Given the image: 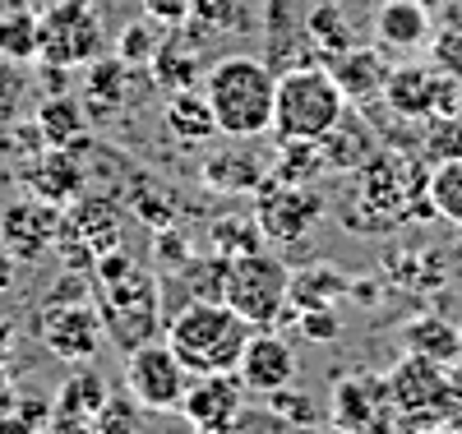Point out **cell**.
Instances as JSON below:
<instances>
[{
  "instance_id": "obj_1",
  "label": "cell",
  "mask_w": 462,
  "mask_h": 434,
  "mask_svg": "<svg viewBox=\"0 0 462 434\" xmlns=\"http://www.w3.org/2000/svg\"><path fill=\"white\" fill-rule=\"evenodd\" d=\"M88 300L97 309V319L106 328V337L130 351L148 337H158L162 333V287L158 278L139 263L130 259L125 250H106L93 259L88 268Z\"/></svg>"
},
{
  "instance_id": "obj_2",
  "label": "cell",
  "mask_w": 462,
  "mask_h": 434,
  "mask_svg": "<svg viewBox=\"0 0 462 434\" xmlns=\"http://www.w3.org/2000/svg\"><path fill=\"white\" fill-rule=\"evenodd\" d=\"M199 88L208 97V111L217 121V134L231 143H250L259 134H273V93L278 74L268 69L259 56H222L204 69Z\"/></svg>"
},
{
  "instance_id": "obj_3",
  "label": "cell",
  "mask_w": 462,
  "mask_h": 434,
  "mask_svg": "<svg viewBox=\"0 0 462 434\" xmlns=\"http://www.w3.org/2000/svg\"><path fill=\"white\" fill-rule=\"evenodd\" d=\"M162 328H167V342L185 361L189 374L236 370L241 351H245V337H250V324L226 300H189Z\"/></svg>"
},
{
  "instance_id": "obj_4",
  "label": "cell",
  "mask_w": 462,
  "mask_h": 434,
  "mask_svg": "<svg viewBox=\"0 0 462 434\" xmlns=\"http://www.w3.org/2000/svg\"><path fill=\"white\" fill-rule=\"evenodd\" d=\"M346 111V97L328 65H291L278 74L273 93V134L278 139H324Z\"/></svg>"
},
{
  "instance_id": "obj_5",
  "label": "cell",
  "mask_w": 462,
  "mask_h": 434,
  "mask_svg": "<svg viewBox=\"0 0 462 434\" xmlns=\"http://www.w3.org/2000/svg\"><path fill=\"white\" fill-rule=\"evenodd\" d=\"M287 291H291V268L273 254H241L226 259V287L222 300L241 314L250 328H268L287 314Z\"/></svg>"
},
{
  "instance_id": "obj_6",
  "label": "cell",
  "mask_w": 462,
  "mask_h": 434,
  "mask_svg": "<svg viewBox=\"0 0 462 434\" xmlns=\"http://www.w3.org/2000/svg\"><path fill=\"white\" fill-rule=\"evenodd\" d=\"M102 56V19L88 0H51L37 14V60L74 69Z\"/></svg>"
},
{
  "instance_id": "obj_7",
  "label": "cell",
  "mask_w": 462,
  "mask_h": 434,
  "mask_svg": "<svg viewBox=\"0 0 462 434\" xmlns=\"http://www.w3.org/2000/svg\"><path fill=\"white\" fill-rule=\"evenodd\" d=\"M324 411H328V425L342 434H393L398 429V402H393L389 374H374V370L342 374L333 383V398Z\"/></svg>"
},
{
  "instance_id": "obj_8",
  "label": "cell",
  "mask_w": 462,
  "mask_h": 434,
  "mask_svg": "<svg viewBox=\"0 0 462 434\" xmlns=\"http://www.w3.org/2000/svg\"><path fill=\"white\" fill-rule=\"evenodd\" d=\"M185 388H189V370L171 351V342L148 337L125 351V392L143 411H180Z\"/></svg>"
},
{
  "instance_id": "obj_9",
  "label": "cell",
  "mask_w": 462,
  "mask_h": 434,
  "mask_svg": "<svg viewBox=\"0 0 462 434\" xmlns=\"http://www.w3.org/2000/svg\"><path fill=\"white\" fill-rule=\"evenodd\" d=\"M32 337L42 342L56 361L65 365H88L97 351H102V319H97V309L93 300H47L42 309H37V319H32Z\"/></svg>"
},
{
  "instance_id": "obj_10",
  "label": "cell",
  "mask_w": 462,
  "mask_h": 434,
  "mask_svg": "<svg viewBox=\"0 0 462 434\" xmlns=\"http://www.w3.org/2000/svg\"><path fill=\"white\" fill-rule=\"evenodd\" d=\"M383 102H389L402 121L457 115L462 111V78L439 69V65H393L389 84H383Z\"/></svg>"
},
{
  "instance_id": "obj_11",
  "label": "cell",
  "mask_w": 462,
  "mask_h": 434,
  "mask_svg": "<svg viewBox=\"0 0 462 434\" xmlns=\"http://www.w3.org/2000/svg\"><path fill=\"white\" fill-rule=\"evenodd\" d=\"M56 250L74 268H93L97 254L121 250V208L97 194H79L60 208V241Z\"/></svg>"
},
{
  "instance_id": "obj_12",
  "label": "cell",
  "mask_w": 462,
  "mask_h": 434,
  "mask_svg": "<svg viewBox=\"0 0 462 434\" xmlns=\"http://www.w3.org/2000/svg\"><path fill=\"white\" fill-rule=\"evenodd\" d=\"M328 204H324V194L310 189V185H259V208H254V222L263 231V241H273V245H300L305 235H310L319 222H324Z\"/></svg>"
},
{
  "instance_id": "obj_13",
  "label": "cell",
  "mask_w": 462,
  "mask_h": 434,
  "mask_svg": "<svg viewBox=\"0 0 462 434\" xmlns=\"http://www.w3.org/2000/svg\"><path fill=\"white\" fill-rule=\"evenodd\" d=\"M245 411V383L236 370L222 374H189V388L180 398V416L199 434H231Z\"/></svg>"
},
{
  "instance_id": "obj_14",
  "label": "cell",
  "mask_w": 462,
  "mask_h": 434,
  "mask_svg": "<svg viewBox=\"0 0 462 434\" xmlns=\"http://www.w3.org/2000/svg\"><path fill=\"white\" fill-rule=\"evenodd\" d=\"M0 241L10 245V254L19 263H37L47 259L60 241V208L47 199H14L5 213H0Z\"/></svg>"
},
{
  "instance_id": "obj_15",
  "label": "cell",
  "mask_w": 462,
  "mask_h": 434,
  "mask_svg": "<svg viewBox=\"0 0 462 434\" xmlns=\"http://www.w3.org/2000/svg\"><path fill=\"white\" fill-rule=\"evenodd\" d=\"M19 180L32 199H47V204L65 208L69 199L84 194V162L74 148H37V157L23 162Z\"/></svg>"
},
{
  "instance_id": "obj_16",
  "label": "cell",
  "mask_w": 462,
  "mask_h": 434,
  "mask_svg": "<svg viewBox=\"0 0 462 434\" xmlns=\"http://www.w3.org/2000/svg\"><path fill=\"white\" fill-rule=\"evenodd\" d=\"M236 374H241L245 392H259L263 398V392H273V388L296 379V351L278 333H250L241 361H236Z\"/></svg>"
},
{
  "instance_id": "obj_17",
  "label": "cell",
  "mask_w": 462,
  "mask_h": 434,
  "mask_svg": "<svg viewBox=\"0 0 462 434\" xmlns=\"http://www.w3.org/2000/svg\"><path fill=\"white\" fill-rule=\"evenodd\" d=\"M328 74L337 78L346 102L365 106V102H383V84H389L393 65L383 60V47H346V51L333 56Z\"/></svg>"
},
{
  "instance_id": "obj_18",
  "label": "cell",
  "mask_w": 462,
  "mask_h": 434,
  "mask_svg": "<svg viewBox=\"0 0 462 434\" xmlns=\"http://www.w3.org/2000/svg\"><path fill=\"white\" fill-rule=\"evenodd\" d=\"M374 37L383 51H420L435 37L430 10L420 0H383L374 10Z\"/></svg>"
},
{
  "instance_id": "obj_19",
  "label": "cell",
  "mask_w": 462,
  "mask_h": 434,
  "mask_svg": "<svg viewBox=\"0 0 462 434\" xmlns=\"http://www.w3.org/2000/svg\"><path fill=\"white\" fill-rule=\"evenodd\" d=\"M319 148H324L328 171H356V167H365L370 157L379 152V139H374V130H370L365 115L342 111V121L319 139Z\"/></svg>"
},
{
  "instance_id": "obj_20",
  "label": "cell",
  "mask_w": 462,
  "mask_h": 434,
  "mask_svg": "<svg viewBox=\"0 0 462 434\" xmlns=\"http://www.w3.org/2000/svg\"><path fill=\"white\" fill-rule=\"evenodd\" d=\"M402 351L407 356H426L435 365H457L462 361V328L444 314H416L402 328Z\"/></svg>"
},
{
  "instance_id": "obj_21",
  "label": "cell",
  "mask_w": 462,
  "mask_h": 434,
  "mask_svg": "<svg viewBox=\"0 0 462 434\" xmlns=\"http://www.w3.org/2000/svg\"><path fill=\"white\" fill-rule=\"evenodd\" d=\"M130 97V65L116 56V60H88V84H84V111L93 121H111L116 111L125 106Z\"/></svg>"
},
{
  "instance_id": "obj_22",
  "label": "cell",
  "mask_w": 462,
  "mask_h": 434,
  "mask_svg": "<svg viewBox=\"0 0 462 434\" xmlns=\"http://www.w3.org/2000/svg\"><path fill=\"white\" fill-rule=\"evenodd\" d=\"M167 130H171L180 143H204V139L217 134V121H213L208 97H204L199 84L167 93Z\"/></svg>"
},
{
  "instance_id": "obj_23",
  "label": "cell",
  "mask_w": 462,
  "mask_h": 434,
  "mask_svg": "<svg viewBox=\"0 0 462 434\" xmlns=\"http://www.w3.org/2000/svg\"><path fill=\"white\" fill-rule=\"evenodd\" d=\"M204 185L217 189V194H245V189H259L263 185V162L245 148H226V152H213L204 162Z\"/></svg>"
},
{
  "instance_id": "obj_24",
  "label": "cell",
  "mask_w": 462,
  "mask_h": 434,
  "mask_svg": "<svg viewBox=\"0 0 462 434\" xmlns=\"http://www.w3.org/2000/svg\"><path fill=\"white\" fill-rule=\"evenodd\" d=\"M37 134L47 148H79L88 134V111L74 97H47L37 111Z\"/></svg>"
},
{
  "instance_id": "obj_25",
  "label": "cell",
  "mask_w": 462,
  "mask_h": 434,
  "mask_svg": "<svg viewBox=\"0 0 462 434\" xmlns=\"http://www.w3.org/2000/svg\"><path fill=\"white\" fill-rule=\"evenodd\" d=\"M342 296H352V278H342L337 268H300V272H291L287 314H296V309H319V305H337Z\"/></svg>"
},
{
  "instance_id": "obj_26",
  "label": "cell",
  "mask_w": 462,
  "mask_h": 434,
  "mask_svg": "<svg viewBox=\"0 0 462 434\" xmlns=\"http://www.w3.org/2000/svg\"><path fill=\"white\" fill-rule=\"evenodd\" d=\"M106 402V379L97 370H79L69 374L60 388H56V402H51V416H74V420H93L97 407Z\"/></svg>"
},
{
  "instance_id": "obj_27",
  "label": "cell",
  "mask_w": 462,
  "mask_h": 434,
  "mask_svg": "<svg viewBox=\"0 0 462 434\" xmlns=\"http://www.w3.org/2000/svg\"><path fill=\"white\" fill-rule=\"evenodd\" d=\"M204 60L195 56V51H185V47H176V42H162L158 51H152V60H148V78L158 88H167V93H176V88H195L199 78H204Z\"/></svg>"
},
{
  "instance_id": "obj_28",
  "label": "cell",
  "mask_w": 462,
  "mask_h": 434,
  "mask_svg": "<svg viewBox=\"0 0 462 434\" xmlns=\"http://www.w3.org/2000/svg\"><path fill=\"white\" fill-rule=\"evenodd\" d=\"M319 171H328L319 139H282L273 180H282V185H310V176H319Z\"/></svg>"
},
{
  "instance_id": "obj_29",
  "label": "cell",
  "mask_w": 462,
  "mask_h": 434,
  "mask_svg": "<svg viewBox=\"0 0 462 434\" xmlns=\"http://www.w3.org/2000/svg\"><path fill=\"white\" fill-rule=\"evenodd\" d=\"M208 245L222 259H241V254L263 250V231H259V222H245V217H217L208 226Z\"/></svg>"
},
{
  "instance_id": "obj_30",
  "label": "cell",
  "mask_w": 462,
  "mask_h": 434,
  "mask_svg": "<svg viewBox=\"0 0 462 434\" xmlns=\"http://www.w3.org/2000/svg\"><path fill=\"white\" fill-rule=\"evenodd\" d=\"M430 204L444 222L462 226V152L430 167Z\"/></svg>"
},
{
  "instance_id": "obj_31",
  "label": "cell",
  "mask_w": 462,
  "mask_h": 434,
  "mask_svg": "<svg viewBox=\"0 0 462 434\" xmlns=\"http://www.w3.org/2000/svg\"><path fill=\"white\" fill-rule=\"evenodd\" d=\"M263 402L273 407L282 420L300 425V429H319V420L328 416V411H319V402L310 398V392H300L296 383H282V388H273V392H263Z\"/></svg>"
},
{
  "instance_id": "obj_32",
  "label": "cell",
  "mask_w": 462,
  "mask_h": 434,
  "mask_svg": "<svg viewBox=\"0 0 462 434\" xmlns=\"http://www.w3.org/2000/svg\"><path fill=\"white\" fill-rule=\"evenodd\" d=\"M143 407L130 398V392H106V402L93 416V434H139Z\"/></svg>"
},
{
  "instance_id": "obj_33",
  "label": "cell",
  "mask_w": 462,
  "mask_h": 434,
  "mask_svg": "<svg viewBox=\"0 0 462 434\" xmlns=\"http://www.w3.org/2000/svg\"><path fill=\"white\" fill-rule=\"evenodd\" d=\"M51 425V402L32 398V392H19V402L0 416V434H42Z\"/></svg>"
},
{
  "instance_id": "obj_34",
  "label": "cell",
  "mask_w": 462,
  "mask_h": 434,
  "mask_svg": "<svg viewBox=\"0 0 462 434\" xmlns=\"http://www.w3.org/2000/svg\"><path fill=\"white\" fill-rule=\"evenodd\" d=\"M5 23V60H37V14H14Z\"/></svg>"
},
{
  "instance_id": "obj_35",
  "label": "cell",
  "mask_w": 462,
  "mask_h": 434,
  "mask_svg": "<svg viewBox=\"0 0 462 434\" xmlns=\"http://www.w3.org/2000/svg\"><path fill=\"white\" fill-rule=\"evenodd\" d=\"M231 434H315V429H300V425H291V420H282L273 407H245L241 411V420H236V429Z\"/></svg>"
},
{
  "instance_id": "obj_36",
  "label": "cell",
  "mask_w": 462,
  "mask_h": 434,
  "mask_svg": "<svg viewBox=\"0 0 462 434\" xmlns=\"http://www.w3.org/2000/svg\"><path fill=\"white\" fill-rule=\"evenodd\" d=\"M296 328H300V337H310V342H337V333H342L337 305H319V309H296Z\"/></svg>"
},
{
  "instance_id": "obj_37",
  "label": "cell",
  "mask_w": 462,
  "mask_h": 434,
  "mask_svg": "<svg viewBox=\"0 0 462 434\" xmlns=\"http://www.w3.org/2000/svg\"><path fill=\"white\" fill-rule=\"evenodd\" d=\"M158 47H162V42L152 37L148 23H130V28L121 32V60H125V65H148Z\"/></svg>"
},
{
  "instance_id": "obj_38",
  "label": "cell",
  "mask_w": 462,
  "mask_h": 434,
  "mask_svg": "<svg viewBox=\"0 0 462 434\" xmlns=\"http://www.w3.org/2000/svg\"><path fill=\"white\" fill-rule=\"evenodd\" d=\"M143 14L152 23H167V28H180L195 19V0H143Z\"/></svg>"
},
{
  "instance_id": "obj_39",
  "label": "cell",
  "mask_w": 462,
  "mask_h": 434,
  "mask_svg": "<svg viewBox=\"0 0 462 434\" xmlns=\"http://www.w3.org/2000/svg\"><path fill=\"white\" fill-rule=\"evenodd\" d=\"M158 259L162 263H171V268H180L185 259H189V250H185V235H176V231H158Z\"/></svg>"
},
{
  "instance_id": "obj_40",
  "label": "cell",
  "mask_w": 462,
  "mask_h": 434,
  "mask_svg": "<svg viewBox=\"0 0 462 434\" xmlns=\"http://www.w3.org/2000/svg\"><path fill=\"white\" fill-rule=\"evenodd\" d=\"M14 346H19V328H14V319H5V314H0V370H10Z\"/></svg>"
},
{
  "instance_id": "obj_41",
  "label": "cell",
  "mask_w": 462,
  "mask_h": 434,
  "mask_svg": "<svg viewBox=\"0 0 462 434\" xmlns=\"http://www.w3.org/2000/svg\"><path fill=\"white\" fill-rule=\"evenodd\" d=\"M14 282H19V259L10 254L5 241H0V291H10Z\"/></svg>"
},
{
  "instance_id": "obj_42",
  "label": "cell",
  "mask_w": 462,
  "mask_h": 434,
  "mask_svg": "<svg viewBox=\"0 0 462 434\" xmlns=\"http://www.w3.org/2000/svg\"><path fill=\"white\" fill-rule=\"evenodd\" d=\"M14 402H19V383H14V379H10L5 370H0V416H5V411H10Z\"/></svg>"
},
{
  "instance_id": "obj_43",
  "label": "cell",
  "mask_w": 462,
  "mask_h": 434,
  "mask_svg": "<svg viewBox=\"0 0 462 434\" xmlns=\"http://www.w3.org/2000/svg\"><path fill=\"white\" fill-rule=\"evenodd\" d=\"M0 56H5V23H0Z\"/></svg>"
},
{
  "instance_id": "obj_44",
  "label": "cell",
  "mask_w": 462,
  "mask_h": 434,
  "mask_svg": "<svg viewBox=\"0 0 462 434\" xmlns=\"http://www.w3.org/2000/svg\"><path fill=\"white\" fill-rule=\"evenodd\" d=\"M315 434H319V429H315ZM333 434H342V429H333Z\"/></svg>"
},
{
  "instance_id": "obj_45",
  "label": "cell",
  "mask_w": 462,
  "mask_h": 434,
  "mask_svg": "<svg viewBox=\"0 0 462 434\" xmlns=\"http://www.w3.org/2000/svg\"><path fill=\"white\" fill-rule=\"evenodd\" d=\"M453 5H462V0H453Z\"/></svg>"
}]
</instances>
